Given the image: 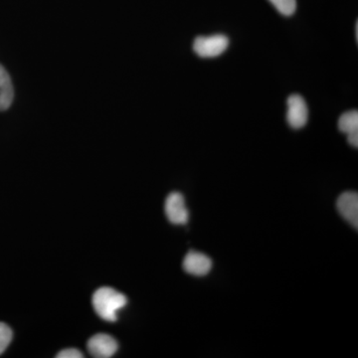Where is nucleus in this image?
Wrapping results in <instances>:
<instances>
[{
	"mask_svg": "<svg viewBox=\"0 0 358 358\" xmlns=\"http://www.w3.org/2000/svg\"><path fill=\"white\" fill-rule=\"evenodd\" d=\"M339 214L353 228L358 227V194L355 192H343L336 202Z\"/></svg>",
	"mask_w": 358,
	"mask_h": 358,
	"instance_id": "obj_6",
	"label": "nucleus"
},
{
	"mask_svg": "<svg viewBox=\"0 0 358 358\" xmlns=\"http://www.w3.org/2000/svg\"><path fill=\"white\" fill-rule=\"evenodd\" d=\"M287 106V121L289 127L294 129L303 128L307 124L308 119V106L305 99L294 94L289 96Z\"/></svg>",
	"mask_w": 358,
	"mask_h": 358,
	"instance_id": "obj_3",
	"label": "nucleus"
},
{
	"mask_svg": "<svg viewBox=\"0 0 358 358\" xmlns=\"http://www.w3.org/2000/svg\"><path fill=\"white\" fill-rule=\"evenodd\" d=\"M14 99V89L10 76L3 66L0 65V112L10 108Z\"/></svg>",
	"mask_w": 358,
	"mask_h": 358,
	"instance_id": "obj_8",
	"label": "nucleus"
},
{
	"mask_svg": "<svg viewBox=\"0 0 358 358\" xmlns=\"http://www.w3.org/2000/svg\"><path fill=\"white\" fill-rule=\"evenodd\" d=\"M280 13L285 16L293 15L296 9V0H270Z\"/></svg>",
	"mask_w": 358,
	"mask_h": 358,
	"instance_id": "obj_10",
	"label": "nucleus"
},
{
	"mask_svg": "<svg viewBox=\"0 0 358 358\" xmlns=\"http://www.w3.org/2000/svg\"><path fill=\"white\" fill-rule=\"evenodd\" d=\"M58 358H82L84 357L83 353L76 348H67V350H62L56 355Z\"/></svg>",
	"mask_w": 358,
	"mask_h": 358,
	"instance_id": "obj_12",
	"label": "nucleus"
},
{
	"mask_svg": "<svg viewBox=\"0 0 358 358\" xmlns=\"http://www.w3.org/2000/svg\"><path fill=\"white\" fill-rule=\"evenodd\" d=\"M348 143L352 145V147L357 148L358 147V131H353V133H350L348 134Z\"/></svg>",
	"mask_w": 358,
	"mask_h": 358,
	"instance_id": "obj_13",
	"label": "nucleus"
},
{
	"mask_svg": "<svg viewBox=\"0 0 358 358\" xmlns=\"http://www.w3.org/2000/svg\"><path fill=\"white\" fill-rule=\"evenodd\" d=\"M13 331L3 322H0V355H2L13 341Z\"/></svg>",
	"mask_w": 358,
	"mask_h": 358,
	"instance_id": "obj_11",
	"label": "nucleus"
},
{
	"mask_svg": "<svg viewBox=\"0 0 358 358\" xmlns=\"http://www.w3.org/2000/svg\"><path fill=\"white\" fill-rule=\"evenodd\" d=\"M229 39L224 34L199 36L193 42V50L201 58H215L227 50Z\"/></svg>",
	"mask_w": 358,
	"mask_h": 358,
	"instance_id": "obj_2",
	"label": "nucleus"
},
{
	"mask_svg": "<svg viewBox=\"0 0 358 358\" xmlns=\"http://www.w3.org/2000/svg\"><path fill=\"white\" fill-rule=\"evenodd\" d=\"M166 217L174 225H185L188 222L189 213L186 208L185 199L179 192H173L167 196L164 205Z\"/></svg>",
	"mask_w": 358,
	"mask_h": 358,
	"instance_id": "obj_4",
	"label": "nucleus"
},
{
	"mask_svg": "<svg viewBox=\"0 0 358 358\" xmlns=\"http://www.w3.org/2000/svg\"><path fill=\"white\" fill-rule=\"evenodd\" d=\"M90 355L96 358H109L117 352L119 345L109 334H98L92 336L88 341Z\"/></svg>",
	"mask_w": 358,
	"mask_h": 358,
	"instance_id": "obj_5",
	"label": "nucleus"
},
{
	"mask_svg": "<svg viewBox=\"0 0 358 358\" xmlns=\"http://www.w3.org/2000/svg\"><path fill=\"white\" fill-rule=\"evenodd\" d=\"M92 303L101 319L114 322L117 320V310L126 307L128 299L115 289L103 287L96 289Z\"/></svg>",
	"mask_w": 358,
	"mask_h": 358,
	"instance_id": "obj_1",
	"label": "nucleus"
},
{
	"mask_svg": "<svg viewBox=\"0 0 358 358\" xmlns=\"http://www.w3.org/2000/svg\"><path fill=\"white\" fill-rule=\"evenodd\" d=\"M183 268L188 274L202 277L210 272L212 261L205 254L192 251L185 256V260H183Z\"/></svg>",
	"mask_w": 358,
	"mask_h": 358,
	"instance_id": "obj_7",
	"label": "nucleus"
},
{
	"mask_svg": "<svg viewBox=\"0 0 358 358\" xmlns=\"http://www.w3.org/2000/svg\"><path fill=\"white\" fill-rule=\"evenodd\" d=\"M355 37H357V40H358V23L355 24Z\"/></svg>",
	"mask_w": 358,
	"mask_h": 358,
	"instance_id": "obj_14",
	"label": "nucleus"
},
{
	"mask_svg": "<svg viewBox=\"0 0 358 358\" xmlns=\"http://www.w3.org/2000/svg\"><path fill=\"white\" fill-rule=\"evenodd\" d=\"M338 129L346 134L358 131V112L357 110L343 113L338 120Z\"/></svg>",
	"mask_w": 358,
	"mask_h": 358,
	"instance_id": "obj_9",
	"label": "nucleus"
}]
</instances>
